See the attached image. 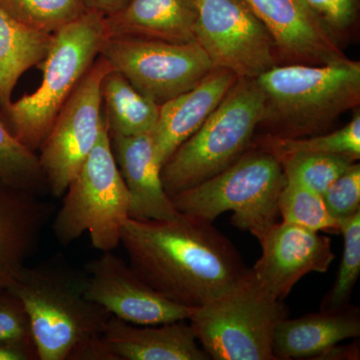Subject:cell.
<instances>
[{"label": "cell", "mask_w": 360, "mask_h": 360, "mask_svg": "<svg viewBox=\"0 0 360 360\" xmlns=\"http://www.w3.org/2000/svg\"><path fill=\"white\" fill-rule=\"evenodd\" d=\"M120 245L142 281L170 302L198 309L232 288L250 267L213 222L182 214L127 219Z\"/></svg>", "instance_id": "obj_1"}, {"label": "cell", "mask_w": 360, "mask_h": 360, "mask_svg": "<svg viewBox=\"0 0 360 360\" xmlns=\"http://www.w3.org/2000/svg\"><path fill=\"white\" fill-rule=\"evenodd\" d=\"M86 283L56 255L26 265L7 290L25 305L39 360H110L103 335L111 315L89 300Z\"/></svg>", "instance_id": "obj_2"}, {"label": "cell", "mask_w": 360, "mask_h": 360, "mask_svg": "<svg viewBox=\"0 0 360 360\" xmlns=\"http://www.w3.org/2000/svg\"><path fill=\"white\" fill-rule=\"evenodd\" d=\"M265 97L267 134L300 139L324 134L360 103V63L276 65L255 78Z\"/></svg>", "instance_id": "obj_3"}, {"label": "cell", "mask_w": 360, "mask_h": 360, "mask_svg": "<svg viewBox=\"0 0 360 360\" xmlns=\"http://www.w3.org/2000/svg\"><path fill=\"white\" fill-rule=\"evenodd\" d=\"M106 39L104 16L92 11L53 33L46 58L39 65L44 79L39 89L11 101L0 113V120L14 137L32 150H39Z\"/></svg>", "instance_id": "obj_4"}, {"label": "cell", "mask_w": 360, "mask_h": 360, "mask_svg": "<svg viewBox=\"0 0 360 360\" xmlns=\"http://www.w3.org/2000/svg\"><path fill=\"white\" fill-rule=\"evenodd\" d=\"M265 117V97L255 79L238 78L200 129L161 168L170 198L220 174L252 148Z\"/></svg>", "instance_id": "obj_5"}, {"label": "cell", "mask_w": 360, "mask_h": 360, "mask_svg": "<svg viewBox=\"0 0 360 360\" xmlns=\"http://www.w3.org/2000/svg\"><path fill=\"white\" fill-rule=\"evenodd\" d=\"M286 317L283 300L250 269L224 295L194 309L188 322L210 359L276 360L274 331Z\"/></svg>", "instance_id": "obj_6"}, {"label": "cell", "mask_w": 360, "mask_h": 360, "mask_svg": "<svg viewBox=\"0 0 360 360\" xmlns=\"http://www.w3.org/2000/svg\"><path fill=\"white\" fill-rule=\"evenodd\" d=\"M286 184L279 161L252 146L229 168L172 198L177 212L214 221L231 212V222L258 239L279 217V194Z\"/></svg>", "instance_id": "obj_7"}, {"label": "cell", "mask_w": 360, "mask_h": 360, "mask_svg": "<svg viewBox=\"0 0 360 360\" xmlns=\"http://www.w3.org/2000/svg\"><path fill=\"white\" fill-rule=\"evenodd\" d=\"M52 229L56 239L70 245L89 233L96 250L120 245L123 222L129 217V194L111 149L106 124L96 146L63 194Z\"/></svg>", "instance_id": "obj_8"}, {"label": "cell", "mask_w": 360, "mask_h": 360, "mask_svg": "<svg viewBox=\"0 0 360 360\" xmlns=\"http://www.w3.org/2000/svg\"><path fill=\"white\" fill-rule=\"evenodd\" d=\"M99 56L158 105L193 89L214 68L196 41L108 37Z\"/></svg>", "instance_id": "obj_9"}, {"label": "cell", "mask_w": 360, "mask_h": 360, "mask_svg": "<svg viewBox=\"0 0 360 360\" xmlns=\"http://www.w3.org/2000/svg\"><path fill=\"white\" fill-rule=\"evenodd\" d=\"M112 70L101 56L66 101L39 155L49 193L63 198L98 141L105 125L101 113V84Z\"/></svg>", "instance_id": "obj_10"}, {"label": "cell", "mask_w": 360, "mask_h": 360, "mask_svg": "<svg viewBox=\"0 0 360 360\" xmlns=\"http://www.w3.org/2000/svg\"><path fill=\"white\" fill-rule=\"evenodd\" d=\"M195 41L213 68L255 79L277 65L269 32L246 0H196Z\"/></svg>", "instance_id": "obj_11"}, {"label": "cell", "mask_w": 360, "mask_h": 360, "mask_svg": "<svg viewBox=\"0 0 360 360\" xmlns=\"http://www.w3.org/2000/svg\"><path fill=\"white\" fill-rule=\"evenodd\" d=\"M86 295L111 315L136 326H160L188 321L194 309L177 304L156 292L112 251L85 266Z\"/></svg>", "instance_id": "obj_12"}, {"label": "cell", "mask_w": 360, "mask_h": 360, "mask_svg": "<svg viewBox=\"0 0 360 360\" xmlns=\"http://www.w3.org/2000/svg\"><path fill=\"white\" fill-rule=\"evenodd\" d=\"M257 240L262 257L251 269L279 300H285L302 277L324 274L335 259L330 238L290 222H276Z\"/></svg>", "instance_id": "obj_13"}, {"label": "cell", "mask_w": 360, "mask_h": 360, "mask_svg": "<svg viewBox=\"0 0 360 360\" xmlns=\"http://www.w3.org/2000/svg\"><path fill=\"white\" fill-rule=\"evenodd\" d=\"M286 63L319 65L347 56L304 0H246Z\"/></svg>", "instance_id": "obj_14"}, {"label": "cell", "mask_w": 360, "mask_h": 360, "mask_svg": "<svg viewBox=\"0 0 360 360\" xmlns=\"http://www.w3.org/2000/svg\"><path fill=\"white\" fill-rule=\"evenodd\" d=\"M53 212L40 196L0 180V292L13 285L34 255Z\"/></svg>", "instance_id": "obj_15"}, {"label": "cell", "mask_w": 360, "mask_h": 360, "mask_svg": "<svg viewBox=\"0 0 360 360\" xmlns=\"http://www.w3.org/2000/svg\"><path fill=\"white\" fill-rule=\"evenodd\" d=\"M238 79L231 71L214 68L193 89L161 104L158 122L150 132L161 167L200 129Z\"/></svg>", "instance_id": "obj_16"}, {"label": "cell", "mask_w": 360, "mask_h": 360, "mask_svg": "<svg viewBox=\"0 0 360 360\" xmlns=\"http://www.w3.org/2000/svg\"><path fill=\"white\" fill-rule=\"evenodd\" d=\"M111 149L129 194V217L170 220L179 217L161 180L151 134L110 137Z\"/></svg>", "instance_id": "obj_17"}, {"label": "cell", "mask_w": 360, "mask_h": 360, "mask_svg": "<svg viewBox=\"0 0 360 360\" xmlns=\"http://www.w3.org/2000/svg\"><path fill=\"white\" fill-rule=\"evenodd\" d=\"M110 360H208L188 321L136 326L111 316L103 335Z\"/></svg>", "instance_id": "obj_18"}, {"label": "cell", "mask_w": 360, "mask_h": 360, "mask_svg": "<svg viewBox=\"0 0 360 360\" xmlns=\"http://www.w3.org/2000/svg\"><path fill=\"white\" fill-rule=\"evenodd\" d=\"M196 0H129L104 18L108 37H135L174 44L195 42Z\"/></svg>", "instance_id": "obj_19"}, {"label": "cell", "mask_w": 360, "mask_h": 360, "mask_svg": "<svg viewBox=\"0 0 360 360\" xmlns=\"http://www.w3.org/2000/svg\"><path fill=\"white\" fill-rule=\"evenodd\" d=\"M359 335L360 310L349 304L298 319L286 317L276 326L272 349L276 360L317 359L341 341Z\"/></svg>", "instance_id": "obj_20"}, {"label": "cell", "mask_w": 360, "mask_h": 360, "mask_svg": "<svg viewBox=\"0 0 360 360\" xmlns=\"http://www.w3.org/2000/svg\"><path fill=\"white\" fill-rule=\"evenodd\" d=\"M52 35L27 27L0 7V113L21 75L46 58Z\"/></svg>", "instance_id": "obj_21"}, {"label": "cell", "mask_w": 360, "mask_h": 360, "mask_svg": "<svg viewBox=\"0 0 360 360\" xmlns=\"http://www.w3.org/2000/svg\"><path fill=\"white\" fill-rule=\"evenodd\" d=\"M104 120L110 137L150 134L160 105L143 96L122 73L111 70L101 84Z\"/></svg>", "instance_id": "obj_22"}, {"label": "cell", "mask_w": 360, "mask_h": 360, "mask_svg": "<svg viewBox=\"0 0 360 360\" xmlns=\"http://www.w3.org/2000/svg\"><path fill=\"white\" fill-rule=\"evenodd\" d=\"M253 146L276 158L291 155H340L359 160L360 158V115L355 113L345 127L328 134L300 139H283L265 134L253 139Z\"/></svg>", "instance_id": "obj_23"}, {"label": "cell", "mask_w": 360, "mask_h": 360, "mask_svg": "<svg viewBox=\"0 0 360 360\" xmlns=\"http://www.w3.org/2000/svg\"><path fill=\"white\" fill-rule=\"evenodd\" d=\"M0 180L41 198L49 193L39 155L9 132L0 120Z\"/></svg>", "instance_id": "obj_24"}, {"label": "cell", "mask_w": 360, "mask_h": 360, "mask_svg": "<svg viewBox=\"0 0 360 360\" xmlns=\"http://www.w3.org/2000/svg\"><path fill=\"white\" fill-rule=\"evenodd\" d=\"M0 7L27 27L51 34L87 11L82 0H0Z\"/></svg>", "instance_id": "obj_25"}, {"label": "cell", "mask_w": 360, "mask_h": 360, "mask_svg": "<svg viewBox=\"0 0 360 360\" xmlns=\"http://www.w3.org/2000/svg\"><path fill=\"white\" fill-rule=\"evenodd\" d=\"M278 212L283 221L310 231L340 233V224L331 217L321 194L296 182L286 181L279 194Z\"/></svg>", "instance_id": "obj_26"}, {"label": "cell", "mask_w": 360, "mask_h": 360, "mask_svg": "<svg viewBox=\"0 0 360 360\" xmlns=\"http://www.w3.org/2000/svg\"><path fill=\"white\" fill-rule=\"evenodd\" d=\"M281 163L286 181L323 194L354 162V158L340 155H291L276 158Z\"/></svg>", "instance_id": "obj_27"}, {"label": "cell", "mask_w": 360, "mask_h": 360, "mask_svg": "<svg viewBox=\"0 0 360 360\" xmlns=\"http://www.w3.org/2000/svg\"><path fill=\"white\" fill-rule=\"evenodd\" d=\"M340 233L345 240L342 258L333 288L322 298L321 310H340L350 304L360 276V212L341 220Z\"/></svg>", "instance_id": "obj_28"}, {"label": "cell", "mask_w": 360, "mask_h": 360, "mask_svg": "<svg viewBox=\"0 0 360 360\" xmlns=\"http://www.w3.org/2000/svg\"><path fill=\"white\" fill-rule=\"evenodd\" d=\"M0 345L20 348L37 356L27 311L20 298L8 290L0 292Z\"/></svg>", "instance_id": "obj_29"}, {"label": "cell", "mask_w": 360, "mask_h": 360, "mask_svg": "<svg viewBox=\"0 0 360 360\" xmlns=\"http://www.w3.org/2000/svg\"><path fill=\"white\" fill-rule=\"evenodd\" d=\"M333 219L341 220L360 212V165L354 162L322 194Z\"/></svg>", "instance_id": "obj_30"}, {"label": "cell", "mask_w": 360, "mask_h": 360, "mask_svg": "<svg viewBox=\"0 0 360 360\" xmlns=\"http://www.w3.org/2000/svg\"><path fill=\"white\" fill-rule=\"evenodd\" d=\"M329 30H347L356 18L357 0H304Z\"/></svg>", "instance_id": "obj_31"}, {"label": "cell", "mask_w": 360, "mask_h": 360, "mask_svg": "<svg viewBox=\"0 0 360 360\" xmlns=\"http://www.w3.org/2000/svg\"><path fill=\"white\" fill-rule=\"evenodd\" d=\"M87 11H92L108 18L120 11L129 4V0H82Z\"/></svg>", "instance_id": "obj_32"}, {"label": "cell", "mask_w": 360, "mask_h": 360, "mask_svg": "<svg viewBox=\"0 0 360 360\" xmlns=\"http://www.w3.org/2000/svg\"><path fill=\"white\" fill-rule=\"evenodd\" d=\"M359 342L348 347H338V345L331 347L328 352H324L317 359H359Z\"/></svg>", "instance_id": "obj_33"}, {"label": "cell", "mask_w": 360, "mask_h": 360, "mask_svg": "<svg viewBox=\"0 0 360 360\" xmlns=\"http://www.w3.org/2000/svg\"><path fill=\"white\" fill-rule=\"evenodd\" d=\"M0 360H39L32 352L20 348L0 345Z\"/></svg>", "instance_id": "obj_34"}]
</instances>
